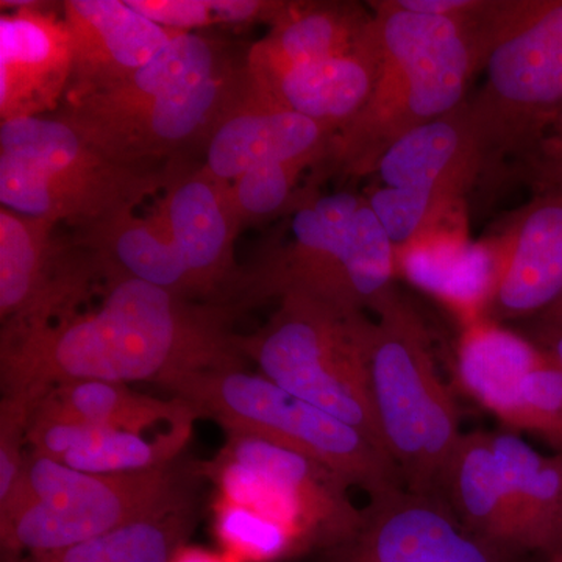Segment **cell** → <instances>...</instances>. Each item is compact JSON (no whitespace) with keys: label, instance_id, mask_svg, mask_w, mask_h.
Listing matches in <instances>:
<instances>
[{"label":"cell","instance_id":"74e56055","mask_svg":"<svg viewBox=\"0 0 562 562\" xmlns=\"http://www.w3.org/2000/svg\"><path fill=\"white\" fill-rule=\"evenodd\" d=\"M542 321L562 328V297L547 312L542 313Z\"/></svg>","mask_w":562,"mask_h":562},{"label":"cell","instance_id":"ac0fdd59","mask_svg":"<svg viewBox=\"0 0 562 562\" xmlns=\"http://www.w3.org/2000/svg\"><path fill=\"white\" fill-rule=\"evenodd\" d=\"M61 16L72 46L66 95L87 94L124 80L181 33L143 16L127 0H66Z\"/></svg>","mask_w":562,"mask_h":562},{"label":"cell","instance_id":"52a82bcc","mask_svg":"<svg viewBox=\"0 0 562 562\" xmlns=\"http://www.w3.org/2000/svg\"><path fill=\"white\" fill-rule=\"evenodd\" d=\"M190 501L172 464L95 475L31 450L0 508L3 558L55 552Z\"/></svg>","mask_w":562,"mask_h":562},{"label":"cell","instance_id":"277c9868","mask_svg":"<svg viewBox=\"0 0 562 562\" xmlns=\"http://www.w3.org/2000/svg\"><path fill=\"white\" fill-rule=\"evenodd\" d=\"M290 239L246 272L244 306L303 295L344 313L375 310L391 295L395 249L364 195L339 191L297 195Z\"/></svg>","mask_w":562,"mask_h":562},{"label":"cell","instance_id":"8992f818","mask_svg":"<svg viewBox=\"0 0 562 562\" xmlns=\"http://www.w3.org/2000/svg\"><path fill=\"white\" fill-rule=\"evenodd\" d=\"M366 330L369 394L387 457L403 486L439 495L462 432L419 317L392 292Z\"/></svg>","mask_w":562,"mask_h":562},{"label":"cell","instance_id":"1f68e13d","mask_svg":"<svg viewBox=\"0 0 562 562\" xmlns=\"http://www.w3.org/2000/svg\"><path fill=\"white\" fill-rule=\"evenodd\" d=\"M306 168L310 165L305 162H277L258 166L231 181L233 210L243 228L290 211L297 198L299 177Z\"/></svg>","mask_w":562,"mask_h":562},{"label":"cell","instance_id":"6da1fadb","mask_svg":"<svg viewBox=\"0 0 562 562\" xmlns=\"http://www.w3.org/2000/svg\"><path fill=\"white\" fill-rule=\"evenodd\" d=\"M98 308L31 330H2L3 394L36 401L58 384L151 382L243 368L232 330L239 306L190 301L128 277H110Z\"/></svg>","mask_w":562,"mask_h":562},{"label":"cell","instance_id":"e0dca14e","mask_svg":"<svg viewBox=\"0 0 562 562\" xmlns=\"http://www.w3.org/2000/svg\"><path fill=\"white\" fill-rule=\"evenodd\" d=\"M375 18L350 54L294 66H255L246 60L251 98L302 114L338 133L371 95L380 69Z\"/></svg>","mask_w":562,"mask_h":562},{"label":"cell","instance_id":"5bb4252c","mask_svg":"<svg viewBox=\"0 0 562 562\" xmlns=\"http://www.w3.org/2000/svg\"><path fill=\"white\" fill-rule=\"evenodd\" d=\"M327 562H513L473 535L439 495L405 486L372 495L355 530L324 552Z\"/></svg>","mask_w":562,"mask_h":562},{"label":"cell","instance_id":"2e32d148","mask_svg":"<svg viewBox=\"0 0 562 562\" xmlns=\"http://www.w3.org/2000/svg\"><path fill=\"white\" fill-rule=\"evenodd\" d=\"M0 117L2 122L60 110L72 77V46L63 16L46 2L2 0Z\"/></svg>","mask_w":562,"mask_h":562},{"label":"cell","instance_id":"3957f363","mask_svg":"<svg viewBox=\"0 0 562 562\" xmlns=\"http://www.w3.org/2000/svg\"><path fill=\"white\" fill-rule=\"evenodd\" d=\"M166 179L168 165L111 160L57 113L0 124V203L31 220L87 231L135 211Z\"/></svg>","mask_w":562,"mask_h":562},{"label":"cell","instance_id":"f546056e","mask_svg":"<svg viewBox=\"0 0 562 562\" xmlns=\"http://www.w3.org/2000/svg\"><path fill=\"white\" fill-rule=\"evenodd\" d=\"M216 532L227 553L241 562H276L305 550L280 520L227 498L217 505Z\"/></svg>","mask_w":562,"mask_h":562},{"label":"cell","instance_id":"30bf717a","mask_svg":"<svg viewBox=\"0 0 562 562\" xmlns=\"http://www.w3.org/2000/svg\"><path fill=\"white\" fill-rule=\"evenodd\" d=\"M211 476L227 501L290 527L305 550L322 552L346 539L361 519L349 484L312 458L249 435L228 432Z\"/></svg>","mask_w":562,"mask_h":562},{"label":"cell","instance_id":"83f0119b","mask_svg":"<svg viewBox=\"0 0 562 562\" xmlns=\"http://www.w3.org/2000/svg\"><path fill=\"white\" fill-rule=\"evenodd\" d=\"M543 357L538 344L492 321H473L458 347V375L473 398L506 422L525 379Z\"/></svg>","mask_w":562,"mask_h":562},{"label":"cell","instance_id":"ba28073f","mask_svg":"<svg viewBox=\"0 0 562 562\" xmlns=\"http://www.w3.org/2000/svg\"><path fill=\"white\" fill-rule=\"evenodd\" d=\"M227 432L286 447L338 473L369 497L402 487L394 462L362 432L243 368L188 373L166 386Z\"/></svg>","mask_w":562,"mask_h":562},{"label":"cell","instance_id":"d590c367","mask_svg":"<svg viewBox=\"0 0 562 562\" xmlns=\"http://www.w3.org/2000/svg\"><path fill=\"white\" fill-rule=\"evenodd\" d=\"M538 346L560 366L562 371V328L542 321L538 331Z\"/></svg>","mask_w":562,"mask_h":562},{"label":"cell","instance_id":"5b68a950","mask_svg":"<svg viewBox=\"0 0 562 562\" xmlns=\"http://www.w3.org/2000/svg\"><path fill=\"white\" fill-rule=\"evenodd\" d=\"M473 31L486 80L465 109L484 161L525 157L562 111V0L484 2Z\"/></svg>","mask_w":562,"mask_h":562},{"label":"cell","instance_id":"4dcf8cb0","mask_svg":"<svg viewBox=\"0 0 562 562\" xmlns=\"http://www.w3.org/2000/svg\"><path fill=\"white\" fill-rule=\"evenodd\" d=\"M127 3L150 21L179 32L214 25L247 27L257 22L271 25L284 5L273 0H127Z\"/></svg>","mask_w":562,"mask_h":562},{"label":"cell","instance_id":"f35d334b","mask_svg":"<svg viewBox=\"0 0 562 562\" xmlns=\"http://www.w3.org/2000/svg\"><path fill=\"white\" fill-rule=\"evenodd\" d=\"M549 557V562H562V549L557 550V552L547 554Z\"/></svg>","mask_w":562,"mask_h":562},{"label":"cell","instance_id":"e575fe53","mask_svg":"<svg viewBox=\"0 0 562 562\" xmlns=\"http://www.w3.org/2000/svg\"><path fill=\"white\" fill-rule=\"evenodd\" d=\"M395 3L413 13L447 18L468 16L482 5L473 0H395Z\"/></svg>","mask_w":562,"mask_h":562},{"label":"cell","instance_id":"836d02e7","mask_svg":"<svg viewBox=\"0 0 562 562\" xmlns=\"http://www.w3.org/2000/svg\"><path fill=\"white\" fill-rule=\"evenodd\" d=\"M524 160L538 194L562 198V111Z\"/></svg>","mask_w":562,"mask_h":562},{"label":"cell","instance_id":"7c38bea8","mask_svg":"<svg viewBox=\"0 0 562 562\" xmlns=\"http://www.w3.org/2000/svg\"><path fill=\"white\" fill-rule=\"evenodd\" d=\"M247 57V52H246ZM246 57L217 76L122 109L63 105L61 120L111 160L131 166H165L205 149L210 136L246 99Z\"/></svg>","mask_w":562,"mask_h":562},{"label":"cell","instance_id":"d6986e66","mask_svg":"<svg viewBox=\"0 0 562 562\" xmlns=\"http://www.w3.org/2000/svg\"><path fill=\"white\" fill-rule=\"evenodd\" d=\"M335 132L302 114L246 99L217 125L203 149V162L217 179L231 181L258 166L316 165L327 157Z\"/></svg>","mask_w":562,"mask_h":562},{"label":"cell","instance_id":"ffe728a7","mask_svg":"<svg viewBox=\"0 0 562 562\" xmlns=\"http://www.w3.org/2000/svg\"><path fill=\"white\" fill-rule=\"evenodd\" d=\"M505 251L506 244L471 241L458 225L442 222L395 250V265L406 279L454 306L471 324L487 312Z\"/></svg>","mask_w":562,"mask_h":562},{"label":"cell","instance_id":"d4e9b609","mask_svg":"<svg viewBox=\"0 0 562 562\" xmlns=\"http://www.w3.org/2000/svg\"><path fill=\"white\" fill-rule=\"evenodd\" d=\"M202 413L180 397L171 401L132 391L127 384L85 380L58 384L44 392L33 405L31 420L66 422L143 432L154 425L169 427L194 424Z\"/></svg>","mask_w":562,"mask_h":562},{"label":"cell","instance_id":"484cf974","mask_svg":"<svg viewBox=\"0 0 562 562\" xmlns=\"http://www.w3.org/2000/svg\"><path fill=\"white\" fill-rule=\"evenodd\" d=\"M372 14L349 2H284L271 31L247 49L255 66H294L350 54Z\"/></svg>","mask_w":562,"mask_h":562},{"label":"cell","instance_id":"cb8c5ba5","mask_svg":"<svg viewBox=\"0 0 562 562\" xmlns=\"http://www.w3.org/2000/svg\"><path fill=\"white\" fill-rule=\"evenodd\" d=\"M439 497L473 535L514 554L527 552L491 432L462 435L443 473Z\"/></svg>","mask_w":562,"mask_h":562},{"label":"cell","instance_id":"d6a6232c","mask_svg":"<svg viewBox=\"0 0 562 562\" xmlns=\"http://www.w3.org/2000/svg\"><path fill=\"white\" fill-rule=\"evenodd\" d=\"M33 402L27 395L3 394L0 402V508L13 497L24 469Z\"/></svg>","mask_w":562,"mask_h":562},{"label":"cell","instance_id":"8d00e7d4","mask_svg":"<svg viewBox=\"0 0 562 562\" xmlns=\"http://www.w3.org/2000/svg\"><path fill=\"white\" fill-rule=\"evenodd\" d=\"M172 562H241L233 558L232 554H217L206 552V550L195 549V547H181Z\"/></svg>","mask_w":562,"mask_h":562},{"label":"cell","instance_id":"7a4b0ae2","mask_svg":"<svg viewBox=\"0 0 562 562\" xmlns=\"http://www.w3.org/2000/svg\"><path fill=\"white\" fill-rule=\"evenodd\" d=\"M372 10L379 74L368 102L333 136L327 154L336 168L358 177L369 176L403 136L460 109L476 70V10L464 18L413 13L395 2H373Z\"/></svg>","mask_w":562,"mask_h":562},{"label":"cell","instance_id":"603a6c76","mask_svg":"<svg viewBox=\"0 0 562 562\" xmlns=\"http://www.w3.org/2000/svg\"><path fill=\"white\" fill-rule=\"evenodd\" d=\"M192 425H179L155 439L143 432L113 430L66 422L29 420L32 450L95 475L151 471L172 464L190 441Z\"/></svg>","mask_w":562,"mask_h":562},{"label":"cell","instance_id":"9a60e30c","mask_svg":"<svg viewBox=\"0 0 562 562\" xmlns=\"http://www.w3.org/2000/svg\"><path fill=\"white\" fill-rule=\"evenodd\" d=\"M157 209L203 301L244 310L246 272L235 260L243 225L233 210L231 183L191 158L169 161Z\"/></svg>","mask_w":562,"mask_h":562},{"label":"cell","instance_id":"8fae6325","mask_svg":"<svg viewBox=\"0 0 562 562\" xmlns=\"http://www.w3.org/2000/svg\"><path fill=\"white\" fill-rule=\"evenodd\" d=\"M483 166L464 102L392 144L369 172L375 180L364 198L398 250L446 221Z\"/></svg>","mask_w":562,"mask_h":562},{"label":"cell","instance_id":"ab89813d","mask_svg":"<svg viewBox=\"0 0 562 562\" xmlns=\"http://www.w3.org/2000/svg\"><path fill=\"white\" fill-rule=\"evenodd\" d=\"M561 549H562V524H561L560 536H558L557 549H554V552H557V550H561Z\"/></svg>","mask_w":562,"mask_h":562},{"label":"cell","instance_id":"7402d4cb","mask_svg":"<svg viewBox=\"0 0 562 562\" xmlns=\"http://www.w3.org/2000/svg\"><path fill=\"white\" fill-rule=\"evenodd\" d=\"M72 236L99 258L103 281L110 277H128L180 297L206 303L173 243L160 210H155L149 217L125 211L87 231L74 232Z\"/></svg>","mask_w":562,"mask_h":562},{"label":"cell","instance_id":"9c48e42d","mask_svg":"<svg viewBox=\"0 0 562 562\" xmlns=\"http://www.w3.org/2000/svg\"><path fill=\"white\" fill-rule=\"evenodd\" d=\"M368 324L364 313L286 295L261 328L236 335V346L266 379L350 425L386 453L369 394Z\"/></svg>","mask_w":562,"mask_h":562},{"label":"cell","instance_id":"4316f807","mask_svg":"<svg viewBox=\"0 0 562 562\" xmlns=\"http://www.w3.org/2000/svg\"><path fill=\"white\" fill-rule=\"evenodd\" d=\"M492 447L527 552H554L562 524V453L549 458L513 432H491Z\"/></svg>","mask_w":562,"mask_h":562},{"label":"cell","instance_id":"44dd1931","mask_svg":"<svg viewBox=\"0 0 562 562\" xmlns=\"http://www.w3.org/2000/svg\"><path fill=\"white\" fill-rule=\"evenodd\" d=\"M562 297V198L539 194L506 244L487 313L498 319L543 313Z\"/></svg>","mask_w":562,"mask_h":562},{"label":"cell","instance_id":"f1b7e54d","mask_svg":"<svg viewBox=\"0 0 562 562\" xmlns=\"http://www.w3.org/2000/svg\"><path fill=\"white\" fill-rule=\"evenodd\" d=\"M194 527L187 501L55 552L3 558V562H172Z\"/></svg>","mask_w":562,"mask_h":562},{"label":"cell","instance_id":"4fadbf2b","mask_svg":"<svg viewBox=\"0 0 562 562\" xmlns=\"http://www.w3.org/2000/svg\"><path fill=\"white\" fill-rule=\"evenodd\" d=\"M57 225L0 209L2 330H31L76 313L95 281L99 258Z\"/></svg>","mask_w":562,"mask_h":562}]
</instances>
